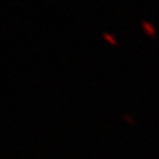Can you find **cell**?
I'll return each instance as SVG.
<instances>
[{"label":"cell","mask_w":159,"mask_h":159,"mask_svg":"<svg viewBox=\"0 0 159 159\" xmlns=\"http://www.w3.org/2000/svg\"><path fill=\"white\" fill-rule=\"evenodd\" d=\"M143 27H145V29L147 31V33H150V34H154V28H152V25L150 23H147V21H143Z\"/></svg>","instance_id":"6da1fadb"},{"label":"cell","mask_w":159,"mask_h":159,"mask_svg":"<svg viewBox=\"0 0 159 159\" xmlns=\"http://www.w3.org/2000/svg\"><path fill=\"white\" fill-rule=\"evenodd\" d=\"M103 39L107 40V41L110 43L111 45H117V41H116V40H114V39H113V37H111L109 33H103Z\"/></svg>","instance_id":"7a4b0ae2"}]
</instances>
